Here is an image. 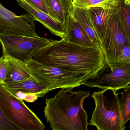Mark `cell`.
Returning <instances> with one entry per match:
<instances>
[{"label":"cell","instance_id":"cell-1","mask_svg":"<svg viewBox=\"0 0 130 130\" xmlns=\"http://www.w3.org/2000/svg\"><path fill=\"white\" fill-rule=\"evenodd\" d=\"M32 60L73 72L95 76L107 66L102 49L53 40L34 53Z\"/></svg>","mask_w":130,"mask_h":130},{"label":"cell","instance_id":"cell-2","mask_svg":"<svg viewBox=\"0 0 130 130\" xmlns=\"http://www.w3.org/2000/svg\"><path fill=\"white\" fill-rule=\"evenodd\" d=\"M62 88L55 97L46 99L45 118L53 130H88V115L83 107L90 91Z\"/></svg>","mask_w":130,"mask_h":130},{"label":"cell","instance_id":"cell-3","mask_svg":"<svg viewBox=\"0 0 130 130\" xmlns=\"http://www.w3.org/2000/svg\"><path fill=\"white\" fill-rule=\"evenodd\" d=\"M0 108L10 121L21 130H44L45 126L23 100L0 83Z\"/></svg>","mask_w":130,"mask_h":130},{"label":"cell","instance_id":"cell-4","mask_svg":"<svg viewBox=\"0 0 130 130\" xmlns=\"http://www.w3.org/2000/svg\"><path fill=\"white\" fill-rule=\"evenodd\" d=\"M108 89L94 92L91 95L95 107L89 125L98 130H124L126 129L121 118L119 107V93L114 91L109 98L105 93Z\"/></svg>","mask_w":130,"mask_h":130},{"label":"cell","instance_id":"cell-5","mask_svg":"<svg viewBox=\"0 0 130 130\" xmlns=\"http://www.w3.org/2000/svg\"><path fill=\"white\" fill-rule=\"evenodd\" d=\"M27 64L34 76L48 87V92L57 89L79 87L91 77L86 73L69 71L32 60Z\"/></svg>","mask_w":130,"mask_h":130},{"label":"cell","instance_id":"cell-6","mask_svg":"<svg viewBox=\"0 0 130 130\" xmlns=\"http://www.w3.org/2000/svg\"><path fill=\"white\" fill-rule=\"evenodd\" d=\"M123 26L119 7L110 14L105 34L101 41V48L108 67L119 65L122 49L129 44Z\"/></svg>","mask_w":130,"mask_h":130},{"label":"cell","instance_id":"cell-7","mask_svg":"<svg viewBox=\"0 0 130 130\" xmlns=\"http://www.w3.org/2000/svg\"><path fill=\"white\" fill-rule=\"evenodd\" d=\"M53 40L39 36L32 37L13 33H0L3 54L26 63L32 60L34 52Z\"/></svg>","mask_w":130,"mask_h":130},{"label":"cell","instance_id":"cell-8","mask_svg":"<svg viewBox=\"0 0 130 130\" xmlns=\"http://www.w3.org/2000/svg\"><path fill=\"white\" fill-rule=\"evenodd\" d=\"M109 68L106 72L104 69L95 76L89 78L83 85L117 92L130 84V63L120 64Z\"/></svg>","mask_w":130,"mask_h":130},{"label":"cell","instance_id":"cell-9","mask_svg":"<svg viewBox=\"0 0 130 130\" xmlns=\"http://www.w3.org/2000/svg\"><path fill=\"white\" fill-rule=\"evenodd\" d=\"M33 18L28 13L17 15L0 3V33H13L32 37L39 36Z\"/></svg>","mask_w":130,"mask_h":130},{"label":"cell","instance_id":"cell-10","mask_svg":"<svg viewBox=\"0 0 130 130\" xmlns=\"http://www.w3.org/2000/svg\"><path fill=\"white\" fill-rule=\"evenodd\" d=\"M16 1L18 5L33 18L34 20L42 24L54 35L59 37L61 39L64 38L66 34V29L60 22L26 0Z\"/></svg>","mask_w":130,"mask_h":130},{"label":"cell","instance_id":"cell-11","mask_svg":"<svg viewBox=\"0 0 130 130\" xmlns=\"http://www.w3.org/2000/svg\"><path fill=\"white\" fill-rule=\"evenodd\" d=\"M66 32V36L62 39L66 41L83 46L97 47L92 42L83 27L74 18L72 13L68 17Z\"/></svg>","mask_w":130,"mask_h":130},{"label":"cell","instance_id":"cell-12","mask_svg":"<svg viewBox=\"0 0 130 130\" xmlns=\"http://www.w3.org/2000/svg\"><path fill=\"white\" fill-rule=\"evenodd\" d=\"M4 84L11 93L21 92L34 94L40 98L44 97L48 92V87L34 76L20 81Z\"/></svg>","mask_w":130,"mask_h":130},{"label":"cell","instance_id":"cell-13","mask_svg":"<svg viewBox=\"0 0 130 130\" xmlns=\"http://www.w3.org/2000/svg\"><path fill=\"white\" fill-rule=\"evenodd\" d=\"M5 55L7 62L8 73L4 84L20 81L34 76L26 63Z\"/></svg>","mask_w":130,"mask_h":130},{"label":"cell","instance_id":"cell-14","mask_svg":"<svg viewBox=\"0 0 130 130\" xmlns=\"http://www.w3.org/2000/svg\"><path fill=\"white\" fill-rule=\"evenodd\" d=\"M52 13L53 18L62 24L65 29L69 16L72 13V0H42Z\"/></svg>","mask_w":130,"mask_h":130},{"label":"cell","instance_id":"cell-15","mask_svg":"<svg viewBox=\"0 0 130 130\" xmlns=\"http://www.w3.org/2000/svg\"><path fill=\"white\" fill-rule=\"evenodd\" d=\"M115 8L108 9L101 7H92L87 9L101 42L105 34L108 17L112 11Z\"/></svg>","mask_w":130,"mask_h":130},{"label":"cell","instance_id":"cell-16","mask_svg":"<svg viewBox=\"0 0 130 130\" xmlns=\"http://www.w3.org/2000/svg\"><path fill=\"white\" fill-rule=\"evenodd\" d=\"M74 18L79 23L96 46L101 48V42L96 33L87 9L74 6L72 13Z\"/></svg>","mask_w":130,"mask_h":130},{"label":"cell","instance_id":"cell-17","mask_svg":"<svg viewBox=\"0 0 130 130\" xmlns=\"http://www.w3.org/2000/svg\"><path fill=\"white\" fill-rule=\"evenodd\" d=\"M73 5L88 9L92 7H101L110 9L118 7V0H72Z\"/></svg>","mask_w":130,"mask_h":130},{"label":"cell","instance_id":"cell-18","mask_svg":"<svg viewBox=\"0 0 130 130\" xmlns=\"http://www.w3.org/2000/svg\"><path fill=\"white\" fill-rule=\"evenodd\" d=\"M121 97L119 99V107L121 118L123 124L130 120V84L120 93Z\"/></svg>","mask_w":130,"mask_h":130},{"label":"cell","instance_id":"cell-19","mask_svg":"<svg viewBox=\"0 0 130 130\" xmlns=\"http://www.w3.org/2000/svg\"><path fill=\"white\" fill-rule=\"evenodd\" d=\"M120 16L130 43V0H118Z\"/></svg>","mask_w":130,"mask_h":130},{"label":"cell","instance_id":"cell-20","mask_svg":"<svg viewBox=\"0 0 130 130\" xmlns=\"http://www.w3.org/2000/svg\"><path fill=\"white\" fill-rule=\"evenodd\" d=\"M0 130H21L10 121L5 116L0 108Z\"/></svg>","mask_w":130,"mask_h":130},{"label":"cell","instance_id":"cell-21","mask_svg":"<svg viewBox=\"0 0 130 130\" xmlns=\"http://www.w3.org/2000/svg\"><path fill=\"white\" fill-rule=\"evenodd\" d=\"M8 73V63L4 54L0 58V83L4 84Z\"/></svg>","mask_w":130,"mask_h":130},{"label":"cell","instance_id":"cell-22","mask_svg":"<svg viewBox=\"0 0 130 130\" xmlns=\"http://www.w3.org/2000/svg\"><path fill=\"white\" fill-rule=\"evenodd\" d=\"M16 97L21 100H24L26 102L33 103L36 101L39 97L36 94H28L21 92L12 93Z\"/></svg>","mask_w":130,"mask_h":130},{"label":"cell","instance_id":"cell-23","mask_svg":"<svg viewBox=\"0 0 130 130\" xmlns=\"http://www.w3.org/2000/svg\"><path fill=\"white\" fill-rule=\"evenodd\" d=\"M130 63V43L125 45L122 49L120 57L119 65Z\"/></svg>","mask_w":130,"mask_h":130},{"label":"cell","instance_id":"cell-24","mask_svg":"<svg viewBox=\"0 0 130 130\" xmlns=\"http://www.w3.org/2000/svg\"><path fill=\"white\" fill-rule=\"evenodd\" d=\"M26 1L39 10L45 12L53 18L52 13L48 9L42 0H26Z\"/></svg>","mask_w":130,"mask_h":130},{"label":"cell","instance_id":"cell-25","mask_svg":"<svg viewBox=\"0 0 130 130\" xmlns=\"http://www.w3.org/2000/svg\"><path fill=\"white\" fill-rule=\"evenodd\" d=\"M130 129V126H129Z\"/></svg>","mask_w":130,"mask_h":130}]
</instances>
